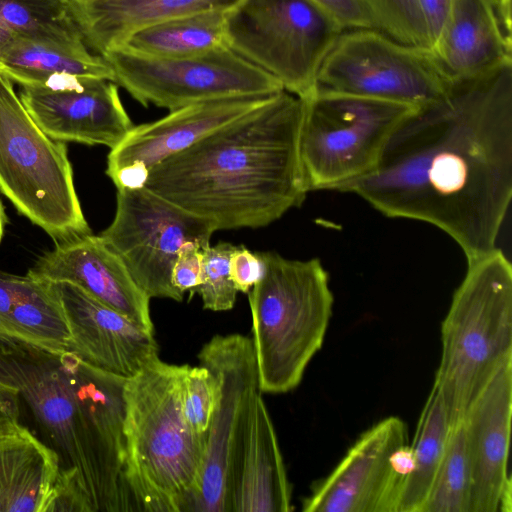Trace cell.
Returning <instances> with one entry per match:
<instances>
[{"label": "cell", "instance_id": "23", "mask_svg": "<svg viewBox=\"0 0 512 512\" xmlns=\"http://www.w3.org/2000/svg\"><path fill=\"white\" fill-rule=\"evenodd\" d=\"M239 1L69 0V8L86 46L103 55L145 27L211 10L228 11Z\"/></svg>", "mask_w": 512, "mask_h": 512}, {"label": "cell", "instance_id": "11", "mask_svg": "<svg viewBox=\"0 0 512 512\" xmlns=\"http://www.w3.org/2000/svg\"><path fill=\"white\" fill-rule=\"evenodd\" d=\"M114 83L136 101L168 110L214 99L267 96L284 91L269 73L229 47L184 58H152L114 49L101 55Z\"/></svg>", "mask_w": 512, "mask_h": 512}, {"label": "cell", "instance_id": "4", "mask_svg": "<svg viewBox=\"0 0 512 512\" xmlns=\"http://www.w3.org/2000/svg\"><path fill=\"white\" fill-rule=\"evenodd\" d=\"M187 364L155 356L124 384V481L134 511L187 512L198 491L206 435L182 407Z\"/></svg>", "mask_w": 512, "mask_h": 512}, {"label": "cell", "instance_id": "38", "mask_svg": "<svg viewBox=\"0 0 512 512\" xmlns=\"http://www.w3.org/2000/svg\"><path fill=\"white\" fill-rule=\"evenodd\" d=\"M18 390L7 383L0 381V421L5 419H19Z\"/></svg>", "mask_w": 512, "mask_h": 512}, {"label": "cell", "instance_id": "7", "mask_svg": "<svg viewBox=\"0 0 512 512\" xmlns=\"http://www.w3.org/2000/svg\"><path fill=\"white\" fill-rule=\"evenodd\" d=\"M0 192L56 242L91 233L65 143L41 130L1 71Z\"/></svg>", "mask_w": 512, "mask_h": 512}, {"label": "cell", "instance_id": "9", "mask_svg": "<svg viewBox=\"0 0 512 512\" xmlns=\"http://www.w3.org/2000/svg\"><path fill=\"white\" fill-rule=\"evenodd\" d=\"M343 32L310 0H240L225 15L227 46L301 99Z\"/></svg>", "mask_w": 512, "mask_h": 512}, {"label": "cell", "instance_id": "33", "mask_svg": "<svg viewBox=\"0 0 512 512\" xmlns=\"http://www.w3.org/2000/svg\"><path fill=\"white\" fill-rule=\"evenodd\" d=\"M326 12L343 31L376 29L363 0H310Z\"/></svg>", "mask_w": 512, "mask_h": 512}, {"label": "cell", "instance_id": "8", "mask_svg": "<svg viewBox=\"0 0 512 512\" xmlns=\"http://www.w3.org/2000/svg\"><path fill=\"white\" fill-rule=\"evenodd\" d=\"M303 100L298 154L307 192L335 190L370 172L398 124L415 107L315 90Z\"/></svg>", "mask_w": 512, "mask_h": 512}, {"label": "cell", "instance_id": "21", "mask_svg": "<svg viewBox=\"0 0 512 512\" xmlns=\"http://www.w3.org/2000/svg\"><path fill=\"white\" fill-rule=\"evenodd\" d=\"M272 96L202 101L172 110L156 121L133 126L126 137L110 150L106 174L134 161L143 163L151 170L218 127L263 105Z\"/></svg>", "mask_w": 512, "mask_h": 512}, {"label": "cell", "instance_id": "2", "mask_svg": "<svg viewBox=\"0 0 512 512\" xmlns=\"http://www.w3.org/2000/svg\"><path fill=\"white\" fill-rule=\"evenodd\" d=\"M126 378L0 338V381L14 386L59 459L52 511H134L124 481Z\"/></svg>", "mask_w": 512, "mask_h": 512}, {"label": "cell", "instance_id": "14", "mask_svg": "<svg viewBox=\"0 0 512 512\" xmlns=\"http://www.w3.org/2000/svg\"><path fill=\"white\" fill-rule=\"evenodd\" d=\"M198 358L214 377L215 404L190 511L226 512L231 447L253 397L260 392L257 362L251 338L237 333L212 337Z\"/></svg>", "mask_w": 512, "mask_h": 512}, {"label": "cell", "instance_id": "37", "mask_svg": "<svg viewBox=\"0 0 512 512\" xmlns=\"http://www.w3.org/2000/svg\"><path fill=\"white\" fill-rule=\"evenodd\" d=\"M150 170L141 162L134 161L107 174L117 189H141L144 188L149 177Z\"/></svg>", "mask_w": 512, "mask_h": 512}, {"label": "cell", "instance_id": "5", "mask_svg": "<svg viewBox=\"0 0 512 512\" xmlns=\"http://www.w3.org/2000/svg\"><path fill=\"white\" fill-rule=\"evenodd\" d=\"M263 275L248 292L261 393L296 388L329 326L333 294L319 259L258 252Z\"/></svg>", "mask_w": 512, "mask_h": 512}, {"label": "cell", "instance_id": "34", "mask_svg": "<svg viewBox=\"0 0 512 512\" xmlns=\"http://www.w3.org/2000/svg\"><path fill=\"white\" fill-rule=\"evenodd\" d=\"M202 267L203 249L195 243L185 244L172 267V285L182 293L193 290L201 283Z\"/></svg>", "mask_w": 512, "mask_h": 512}, {"label": "cell", "instance_id": "39", "mask_svg": "<svg viewBox=\"0 0 512 512\" xmlns=\"http://www.w3.org/2000/svg\"><path fill=\"white\" fill-rule=\"evenodd\" d=\"M6 222H7V217H6L4 207H3L1 199H0V243L3 238Z\"/></svg>", "mask_w": 512, "mask_h": 512}, {"label": "cell", "instance_id": "1", "mask_svg": "<svg viewBox=\"0 0 512 512\" xmlns=\"http://www.w3.org/2000/svg\"><path fill=\"white\" fill-rule=\"evenodd\" d=\"M335 190L434 225L467 262L495 250L512 199V62L413 109L374 169Z\"/></svg>", "mask_w": 512, "mask_h": 512}, {"label": "cell", "instance_id": "24", "mask_svg": "<svg viewBox=\"0 0 512 512\" xmlns=\"http://www.w3.org/2000/svg\"><path fill=\"white\" fill-rule=\"evenodd\" d=\"M0 338L51 353L69 350V326L51 282L0 272Z\"/></svg>", "mask_w": 512, "mask_h": 512}, {"label": "cell", "instance_id": "31", "mask_svg": "<svg viewBox=\"0 0 512 512\" xmlns=\"http://www.w3.org/2000/svg\"><path fill=\"white\" fill-rule=\"evenodd\" d=\"M235 247L219 242L203 249L202 280L192 291L200 295L204 309L220 312L233 308L238 290L231 280L229 263Z\"/></svg>", "mask_w": 512, "mask_h": 512}, {"label": "cell", "instance_id": "15", "mask_svg": "<svg viewBox=\"0 0 512 512\" xmlns=\"http://www.w3.org/2000/svg\"><path fill=\"white\" fill-rule=\"evenodd\" d=\"M19 97L41 130L60 142L116 147L133 128L118 85L70 77L50 85L20 86Z\"/></svg>", "mask_w": 512, "mask_h": 512}, {"label": "cell", "instance_id": "26", "mask_svg": "<svg viewBox=\"0 0 512 512\" xmlns=\"http://www.w3.org/2000/svg\"><path fill=\"white\" fill-rule=\"evenodd\" d=\"M227 11L211 10L145 27L117 49L152 58H184L228 47Z\"/></svg>", "mask_w": 512, "mask_h": 512}, {"label": "cell", "instance_id": "10", "mask_svg": "<svg viewBox=\"0 0 512 512\" xmlns=\"http://www.w3.org/2000/svg\"><path fill=\"white\" fill-rule=\"evenodd\" d=\"M453 83L430 50L377 29H356L339 36L320 68L315 90L417 108L442 97Z\"/></svg>", "mask_w": 512, "mask_h": 512}, {"label": "cell", "instance_id": "29", "mask_svg": "<svg viewBox=\"0 0 512 512\" xmlns=\"http://www.w3.org/2000/svg\"><path fill=\"white\" fill-rule=\"evenodd\" d=\"M471 472L462 421L453 424L442 463L421 512H470Z\"/></svg>", "mask_w": 512, "mask_h": 512}, {"label": "cell", "instance_id": "3", "mask_svg": "<svg viewBox=\"0 0 512 512\" xmlns=\"http://www.w3.org/2000/svg\"><path fill=\"white\" fill-rule=\"evenodd\" d=\"M303 100L282 91L154 166L144 188L211 222L259 228L307 194L298 154Z\"/></svg>", "mask_w": 512, "mask_h": 512}, {"label": "cell", "instance_id": "17", "mask_svg": "<svg viewBox=\"0 0 512 512\" xmlns=\"http://www.w3.org/2000/svg\"><path fill=\"white\" fill-rule=\"evenodd\" d=\"M71 335L69 350L95 368L129 378L158 356L154 332L68 282H51Z\"/></svg>", "mask_w": 512, "mask_h": 512}, {"label": "cell", "instance_id": "16", "mask_svg": "<svg viewBox=\"0 0 512 512\" xmlns=\"http://www.w3.org/2000/svg\"><path fill=\"white\" fill-rule=\"evenodd\" d=\"M512 416V355L503 359L462 418L471 472L470 512H497L511 489L508 452Z\"/></svg>", "mask_w": 512, "mask_h": 512}, {"label": "cell", "instance_id": "22", "mask_svg": "<svg viewBox=\"0 0 512 512\" xmlns=\"http://www.w3.org/2000/svg\"><path fill=\"white\" fill-rule=\"evenodd\" d=\"M59 459L16 419L0 421V512H51Z\"/></svg>", "mask_w": 512, "mask_h": 512}, {"label": "cell", "instance_id": "18", "mask_svg": "<svg viewBox=\"0 0 512 512\" xmlns=\"http://www.w3.org/2000/svg\"><path fill=\"white\" fill-rule=\"evenodd\" d=\"M277 435L261 391L252 399L230 452L226 512L293 510Z\"/></svg>", "mask_w": 512, "mask_h": 512}, {"label": "cell", "instance_id": "35", "mask_svg": "<svg viewBox=\"0 0 512 512\" xmlns=\"http://www.w3.org/2000/svg\"><path fill=\"white\" fill-rule=\"evenodd\" d=\"M263 263L257 253L243 245L236 246L230 256L229 273L238 292L248 293L263 275Z\"/></svg>", "mask_w": 512, "mask_h": 512}, {"label": "cell", "instance_id": "27", "mask_svg": "<svg viewBox=\"0 0 512 512\" xmlns=\"http://www.w3.org/2000/svg\"><path fill=\"white\" fill-rule=\"evenodd\" d=\"M451 426L445 404L432 388L410 445L412 467L403 482L397 512H421L442 463Z\"/></svg>", "mask_w": 512, "mask_h": 512}, {"label": "cell", "instance_id": "28", "mask_svg": "<svg viewBox=\"0 0 512 512\" xmlns=\"http://www.w3.org/2000/svg\"><path fill=\"white\" fill-rule=\"evenodd\" d=\"M0 34L58 42L83 41L69 0H0Z\"/></svg>", "mask_w": 512, "mask_h": 512}, {"label": "cell", "instance_id": "40", "mask_svg": "<svg viewBox=\"0 0 512 512\" xmlns=\"http://www.w3.org/2000/svg\"><path fill=\"white\" fill-rule=\"evenodd\" d=\"M504 2H505L507 5L511 6V0H504Z\"/></svg>", "mask_w": 512, "mask_h": 512}, {"label": "cell", "instance_id": "19", "mask_svg": "<svg viewBox=\"0 0 512 512\" xmlns=\"http://www.w3.org/2000/svg\"><path fill=\"white\" fill-rule=\"evenodd\" d=\"M47 282L71 283L141 327L153 331L150 297L122 259L91 233L56 242L28 272Z\"/></svg>", "mask_w": 512, "mask_h": 512}, {"label": "cell", "instance_id": "32", "mask_svg": "<svg viewBox=\"0 0 512 512\" xmlns=\"http://www.w3.org/2000/svg\"><path fill=\"white\" fill-rule=\"evenodd\" d=\"M215 404V380L203 365L188 366L182 391V407L185 420L190 428L200 435H206L210 426Z\"/></svg>", "mask_w": 512, "mask_h": 512}, {"label": "cell", "instance_id": "30", "mask_svg": "<svg viewBox=\"0 0 512 512\" xmlns=\"http://www.w3.org/2000/svg\"><path fill=\"white\" fill-rule=\"evenodd\" d=\"M377 30L404 44L429 50L417 0H363Z\"/></svg>", "mask_w": 512, "mask_h": 512}, {"label": "cell", "instance_id": "12", "mask_svg": "<svg viewBox=\"0 0 512 512\" xmlns=\"http://www.w3.org/2000/svg\"><path fill=\"white\" fill-rule=\"evenodd\" d=\"M215 231L211 222L146 188L117 189L115 216L99 236L150 299L181 302L184 293L171 283L174 261L187 243L208 247Z\"/></svg>", "mask_w": 512, "mask_h": 512}, {"label": "cell", "instance_id": "25", "mask_svg": "<svg viewBox=\"0 0 512 512\" xmlns=\"http://www.w3.org/2000/svg\"><path fill=\"white\" fill-rule=\"evenodd\" d=\"M0 71L13 83L49 85L68 77L114 82V72L84 41L58 42L0 34Z\"/></svg>", "mask_w": 512, "mask_h": 512}, {"label": "cell", "instance_id": "13", "mask_svg": "<svg viewBox=\"0 0 512 512\" xmlns=\"http://www.w3.org/2000/svg\"><path fill=\"white\" fill-rule=\"evenodd\" d=\"M412 467L406 425L387 417L363 432L303 500L305 512H397Z\"/></svg>", "mask_w": 512, "mask_h": 512}, {"label": "cell", "instance_id": "20", "mask_svg": "<svg viewBox=\"0 0 512 512\" xmlns=\"http://www.w3.org/2000/svg\"><path fill=\"white\" fill-rule=\"evenodd\" d=\"M511 31L504 0H452L430 52L452 82L472 79L512 62Z\"/></svg>", "mask_w": 512, "mask_h": 512}, {"label": "cell", "instance_id": "6", "mask_svg": "<svg viewBox=\"0 0 512 512\" xmlns=\"http://www.w3.org/2000/svg\"><path fill=\"white\" fill-rule=\"evenodd\" d=\"M441 343L432 388L453 425L499 363L512 355V266L501 249L468 262L442 321Z\"/></svg>", "mask_w": 512, "mask_h": 512}, {"label": "cell", "instance_id": "36", "mask_svg": "<svg viewBox=\"0 0 512 512\" xmlns=\"http://www.w3.org/2000/svg\"><path fill=\"white\" fill-rule=\"evenodd\" d=\"M428 37L429 50L435 45L447 20L452 0H417Z\"/></svg>", "mask_w": 512, "mask_h": 512}]
</instances>
